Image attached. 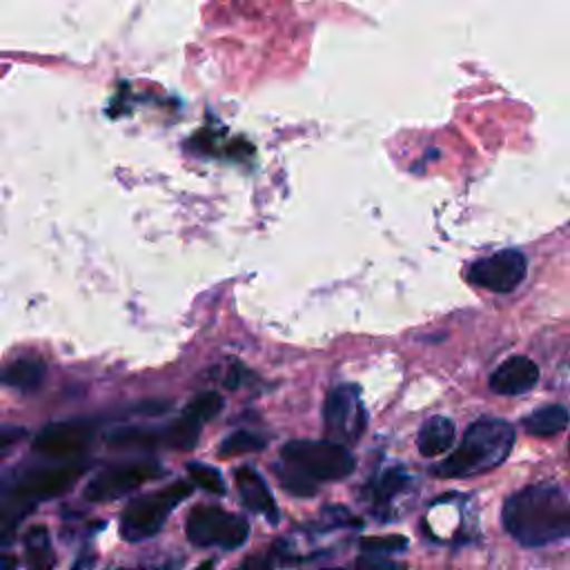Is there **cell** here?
<instances>
[{
	"instance_id": "cell-18",
	"label": "cell",
	"mask_w": 570,
	"mask_h": 570,
	"mask_svg": "<svg viewBox=\"0 0 570 570\" xmlns=\"http://www.w3.org/2000/svg\"><path fill=\"white\" fill-rule=\"evenodd\" d=\"M200 428H203L200 423L180 414V419L163 428V445L171 450H191L200 439Z\"/></svg>"
},
{
	"instance_id": "cell-22",
	"label": "cell",
	"mask_w": 570,
	"mask_h": 570,
	"mask_svg": "<svg viewBox=\"0 0 570 570\" xmlns=\"http://www.w3.org/2000/svg\"><path fill=\"white\" fill-rule=\"evenodd\" d=\"M187 474H189V481L198 488H203L205 492H212V494H225V481H223V474L214 468V465H207L203 461H189L187 463Z\"/></svg>"
},
{
	"instance_id": "cell-21",
	"label": "cell",
	"mask_w": 570,
	"mask_h": 570,
	"mask_svg": "<svg viewBox=\"0 0 570 570\" xmlns=\"http://www.w3.org/2000/svg\"><path fill=\"white\" fill-rule=\"evenodd\" d=\"M223 403H225V401H223V396H220L218 392L207 390V392L196 394V396L183 407V414L203 425V423L212 421V419L223 410Z\"/></svg>"
},
{
	"instance_id": "cell-17",
	"label": "cell",
	"mask_w": 570,
	"mask_h": 570,
	"mask_svg": "<svg viewBox=\"0 0 570 570\" xmlns=\"http://www.w3.org/2000/svg\"><path fill=\"white\" fill-rule=\"evenodd\" d=\"M45 374H47L45 361H40L36 356H22L4 367L2 381H4V385L16 387L20 392H33L42 385Z\"/></svg>"
},
{
	"instance_id": "cell-13",
	"label": "cell",
	"mask_w": 570,
	"mask_h": 570,
	"mask_svg": "<svg viewBox=\"0 0 570 570\" xmlns=\"http://www.w3.org/2000/svg\"><path fill=\"white\" fill-rule=\"evenodd\" d=\"M236 490L243 501V505L261 517H265L269 523H278V505L265 483V479L249 465H240L234 472Z\"/></svg>"
},
{
	"instance_id": "cell-4",
	"label": "cell",
	"mask_w": 570,
	"mask_h": 570,
	"mask_svg": "<svg viewBox=\"0 0 570 570\" xmlns=\"http://www.w3.org/2000/svg\"><path fill=\"white\" fill-rule=\"evenodd\" d=\"M191 490L194 483L174 481L160 490L131 499L120 514V537L131 543L151 539L160 532L174 508H178V503L191 494Z\"/></svg>"
},
{
	"instance_id": "cell-7",
	"label": "cell",
	"mask_w": 570,
	"mask_h": 570,
	"mask_svg": "<svg viewBox=\"0 0 570 570\" xmlns=\"http://www.w3.org/2000/svg\"><path fill=\"white\" fill-rule=\"evenodd\" d=\"M323 428L330 441L352 445L367 428V410L361 399V387L341 383L332 387L323 403Z\"/></svg>"
},
{
	"instance_id": "cell-11",
	"label": "cell",
	"mask_w": 570,
	"mask_h": 570,
	"mask_svg": "<svg viewBox=\"0 0 570 570\" xmlns=\"http://www.w3.org/2000/svg\"><path fill=\"white\" fill-rule=\"evenodd\" d=\"M537 383H539V365L532 358L521 354H514L503 363H499L488 379L490 390L501 396L525 394Z\"/></svg>"
},
{
	"instance_id": "cell-24",
	"label": "cell",
	"mask_w": 570,
	"mask_h": 570,
	"mask_svg": "<svg viewBox=\"0 0 570 570\" xmlns=\"http://www.w3.org/2000/svg\"><path fill=\"white\" fill-rule=\"evenodd\" d=\"M361 521L356 517H352L345 508L341 505H330L318 514L316 528L321 530H330V528H343V525H358Z\"/></svg>"
},
{
	"instance_id": "cell-31",
	"label": "cell",
	"mask_w": 570,
	"mask_h": 570,
	"mask_svg": "<svg viewBox=\"0 0 570 570\" xmlns=\"http://www.w3.org/2000/svg\"><path fill=\"white\" fill-rule=\"evenodd\" d=\"M323 570H341V568H323Z\"/></svg>"
},
{
	"instance_id": "cell-26",
	"label": "cell",
	"mask_w": 570,
	"mask_h": 570,
	"mask_svg": "<svg viewBox=\"0 0 570 570\" xmlns=\"http://www.w3.org/2000/svg\"><path fill=\"white\" fill-rule=\"evenodd\" d=\"M278 563H281L278 552H276V548L272 546L269 550H265V552H261V554L245 557V559L236 566V570H276Z\"/></svg>"
},
{
	"instance_id": "cell-19",
	"label": "cell",
	"mask_w": 570,
	"mask_h": 570,
	"mask_svg": "<svg viewBox=\"0 0 570 570\" xmlns=\"http://www.w3.org/2000/svg\"><path fill=\"white\" fill-rule=\"evenodd\" d=\"M263 448H265V436H261L252 430H236L223 439V443L218 448V456L229 459V456H238V454H247V452H258Z\"/></svg>"
},
{
	"instance_id": "cell-30",
	"label": "cell",
	"mask_w": 570,
	"mask_h": 570,
	"mask_svg": "<svg viewBox=\"0 0 570 570\" xmlns=\"http://www.w3.org/2000/svg\"><path fill=\"white\" fill-rule=\"evenodd\" d=\"M212 568H214V561H205L198 570H212Z\"/></svg>"
},
{
	"instance_id": "cell-28",
	"label": "cell",
	"mask_w": 570,
	"mask_h": 570,
	"mask_svg": "<svg viewBox=\"0 0 570 570\" xmlns=\"http://www.w3.org/2000/svg\"><path fill=\"white\" fill-rule=\"evenodd\" d=\"M91 566H94V552L89 554V552H82L78 559H76V563L71 566V570H91Z\"/></svg>"
},
{
	"instance_id": "cell-32",
	"label": "cell",
	"mask_w": 570,
	"mask_h": 570,
	"mask_svg": "<svg viewBox=\"0 0 570 570\" xmlns=\"http://www.w3.org/2000/svg\"><path fill=\"white\" fill-rule=\"evenodd\" d=\"M568 454H570V439H568Z\"/></svg>"
},
{
	"instance_id": "cell-2",
	"label": "cell",
	"mask_w": 570,
	"mask_h": 570,
	"mask_svg": "<svg viewBox=\"0 0 570 570\" xmlns=\"http://www.w3.org/2000/svg\"><path fill=\"white\" fill-rule=\"evenodd\" d=\"M517 441L514 425L505 419L481 416L468 425L459 445L432 468L441 479H468L499 468Z\"/></svg>"
},
{
	"instance_id": "cell-16",
	"label": "cell",
	"mask_w": 570,
	"mask_h": 570,
	"mask_svg": "<svg viewBox=\"0 0 570 570\" xmlns=\"http://www.w3.org/2000/svg\"><path fill=\"white\" fill-rule=\"evenodd\" d=\"M22 550L27 570H53L56 554L51 548V537L47 525H31L22 534Z\"/></svg>"
},
{
	"instance_id": "cell-9",
	"label": "cell",
	"mask_w": 570,
	"mask_h": 570,
	"mask_svg": "<svg viewBox=\"0 0 570 570\" xmlns=\"http://www.w3.org/2000/svg\"><path fill=\"white\" fill-rule=\"evenodd\" d=\"M528 272V258L519 249H501L468 267V281L476 287L508 294L521 285Z\"/></svg>"
},
{
	"instance_id": "cell-3",
	"label": "cell",
	"mask_w": 570,
	"mask_h": 570,
	"mask_svg": "<svg viewBox=\"0 0 570 570\" xmlns=\"http://www.w3.org/2000/svg\"><path fill=\"white\" fill-rule=\"evenodd\" d=\"M85 472V465L78 461L62 465L31 468L4 483L2 505H0V534L2 543L9 546L18 523L33 510L36 503L65 494Z\"/></svg>"
},
{
	"instance_id": "cell-27",
	"label": "cell",
	"mask_w": 570,
	"mask_h": 570,
	"mask_svg": "<svg viewBox=\"0 0 570 570\" xmlns=\"http://www.w3.org/2000/svg\"><path fill=\"white\" fill-rule=\"evenodd\" d=\"M18 436H22V430H18L16 425H4V428H2V439H0L2 448H9V445H11V439H18Z\"/></svg>"
},
{
	"instance_id": "cell-20",
	"label": "cell",
	"mask_w": 570,
	"mask_h": 570,
	"mask_svg": "<svg viewBox=\"0 0 570 570\" xmlns=\"http://www.w3.org/2000/svg\"><path fill=\"white\" fill-rule=\"evenodd\" d=\"M274 472H276V476H278V481H281V488L283 490H287L289 494H294V497H314L316 494V481H312L307 474H303L301 470H296V468H292L289 463H285V461H281L276 468H274Z\"/></svg>"
},
{
	"instance_id": "cell-6",
	"label": "cell",
	"mask_w": 570,
	"mask_h": 570,
	"mask_svg": "<svg viewBox=\"0 0 570 570\" xmlns=\"http://www.w3.org/2000/svg\"><path fill=\"white\" fill-rule=\"evenodd\" d=\"M185 532L196 548L234 550L247 541L249 523L245 517L218 505H194L185 519Z\"/></svg>"
},
{
	"instance_id": "cell-25",
	"label": "cell",
	"mask_w": 570,
	"mask_h": 570,
	"mask_svg": "<svg viewBox=\"0 0 570 570\" xmlns=\"http://www.w3.org/2000/svg\"><path fill=\"white\" fill-rule=\"evenodd\" d=\"M354 570H405V566L385 554L361 552L354 561Z\"/></svg>"
},
{
	"instance_id": "cell-29",
	"label": "cell",
	"mask_w": 570,
	"mask_h": 570,
	"mask_svg": "<svg viewBox=\"0 0 570 570\" xmlns=\"http://www.w3.org/2000/svg\"><path fill=\"white\" fill-rule=\"evenodd\" d=\"M2 561H4V570H13V559L9 557V552L2 554Z\"/></svg>"
},
{
	"instance_id": "cell-10",
	"label": "cell",
	"mask_w": 570,
	"mask_h": 570,
	"mask_svg": "<svg viewBox=\"0 0 570 570\" xmlns=\"http://www.w3.org/2000/svg\"><path fill=\"white\" fill-rule=\"evenodd\" d=\"M94 428L87 421H60L45 425L33 439V452L53 461H76L91 443Z\"/></svg>"
},
{
	"instance_id": "cell-12",
	"label": "cell",
	"mask_w": 570,
	"mask_h": 570,
	"mask_svg": "<svg viewBox=\"0 0 570 570\" xmlns=\"http://www.w3.org/2000/svg\"><path fill=\"white\" fill-rule=\"evenodd\" d=\"M412 483V476L405 468L401 465H392L387 470H383L381 474L372 476L365 485V501L370 503L372 512L381 517V521L390 519L392 514V501L405 492Z\"/></svg>"
},
{
	"instance_id": "cell-1",
	"label": "cell",
	"mask_w": 570,
	"mask_h": 570,
	"mask_svg": "<svg viewBox=\"0 0 570 570\" xmlns=\"http://www.w3.org/2000/svg\"><path fill=\"white\" fill-rule=\"evenodd\" d=\"M501 523L523 548H543L570 539V497L548 481L523 485L505 497Z\"/></svg>"
},
{
	"instance_id": "cell-23",
	"label": "cell",
	"mask_w": 570,
	"mask_h": 570,
	"mask_svg": "<svg viewBox=\"0 0 570 570\" xmlns=\"http://www.w3.org/2000/svg\"><path fill=\"white\" fill-rule=\"evenodd\" d=\"M410 546L405 534H379V537H361L358 548L361 552H372V554H392V552H403Z\"/></svg>"
},
{
	"instance_id": "cell-5",
	"label": "cell",
	"mask_w": 570,
	"mask_h": 570,
	"mask_svg": "<svg viewBox=\"0 0 570 570\" xmlns=\"http://www.w3.org/2000/svg\"><path fill=\"white\" fill-rule=\"evenodd\" d=\"M281 459L307 474L312 481H338L354 472L356 459L347 445L336 441L294 439L281 448Z\"/></svg>"
},
{
	"instance_id": "cell-15",
	"label": "cell",
	"mask_w": 570,
	"mask_h": 570,
	"mask_svg": "<svg viewBox=\"0 0 570 570\" xmlns=\"http://www.w3.org/2000/svg\"><path fill=\"white\" fill-rule=\"evenodd\" d=\"M570 423V412L561 403H548L521 419V428L537 439H550L566 430Z\"/></svg>"
},
{
	"instance_id": "cell-8",
	"label": "cell",
	"mask_w": 570,
	"mask_h": 570,
	"mask_svg": "<svg viewBox=\"0 0 570 570\" xmlns=\"http://www.w3.org/2000/svg\"><path fill=\"white\" fill-rule=\"evenodd\" d=\"M165 472L167 470L156 459H136V461L107 465L87 481L82 497L91 503L116 501L134 492L136 488H140L145 481L165 476Z\"/></svg>"
},
{
	"instance_id": "cell-14",
	"label": "cell",
	"mask_w": 570,
	"mask_h": 570,
	"mask_svg": "<svg viewBox=\"0 0 570 570\" xmlns=\"http://www.w3.org/2000/svg\"><path fill=\"white\" fill-rule=\"evenodd\" d=\"M454 436H456L454 421L436 414L421 423V428L416 432V448H419L421 456L432 459V456L448 452L454 443Z\"/></svg>"
}]
</instances>
